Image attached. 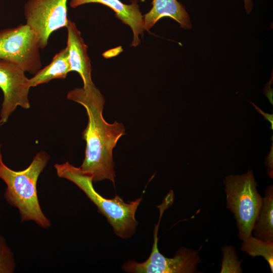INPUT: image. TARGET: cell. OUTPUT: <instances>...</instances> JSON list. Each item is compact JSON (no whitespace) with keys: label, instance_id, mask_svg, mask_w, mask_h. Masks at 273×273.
<instances>
[{"label":"cell","instance_id":"obj_18","mask_svg":"<svg viewBox=\"0 0 273 273\" xmlns=\"http://www.w3.org/2000/svg\"><path fill=\"white\" fill-rule=\"evenodd\" d=\"M272 83V72L271 73V79H270L269 81L265 85V86L264 87L263 89V93L264 95L268 98L269 103L271 105H273V101H272V88H271V84Z\"/></svg>","mask_w":273,"mask_h":273},{"label":"cell","instance_id":"obj_3","mask_svg":"<svg viewBox=\"0 0 273 273\" xmlns=\"http://www.w3.org/2000/svg\"><path fill=\"white\" fill-rule=\"evenodd\" d=\"M54 167L59 177L71 181L84 193L97 206L98 212L107 218L116 235L127 239L134 233L138 224L135 214L142 200V197L129 202H124L118 195L112 199H107L94 189L93 177L82 171L80 167L72 165L68 161L55 164Z\"/></svg>","mask_w":273,"mask_h":273},{"label":"cell","instance_id":"obj_7","mask_svg":"<svg viewBox=\"0 0 273 273\" xmlns=\"http://www.w3.org/2000/svg\"><path fill=\"white\" fill-rule=\"evenodd\" d=\"M68 0H28L25 4L27 24L37 36L40 49L48 43L51 34L67 27Z\"/></svg>","mask_w":273,"mask_h":273},{"label":"cell","instance_id":"obj_13","mask_svg":"<svg viewBox=\"0 0 273 273\" xmlns=\"http://www.w3.org/2000/svg\"><path fill=\"white\" fill-rule=\"evenodd\" d=\"M266 242H273V186L266 187L260 211L254 221L252 235Z\"/></svg>","mask_w":273,"mask_h":273},{"label":"cell","instance_id":"obj_11","mask_svg":"<svg viewBox=\"0 0 273 273\" xmlns=\"http://www.w3.org/2000/svg\"><path fill=\"white\" fill-rule=\"evenodd\" d=\"M151 9L143 16L144 30L149 31L160 19L168 17L178 22L180 27L191 29L192 23L184 6L177 0H153Z\"/></svg>","mask_w":273,"mask_h":273},{"label":"cell","instance_id":"obj_16","mask_svg":"<svg viewBox=\"0 0 273 273\" xmlns=\"http://www.w3.org/2000/svg\"><path fill=\"white\" fill-rule=\"evenodd\" d=\"M16 268L14 255L5 238L0 235V273H13Z\"/></svg>","mask_w":273,"mask_h":273},{"label":"cell","instance_id":"obj_9","mask_svg":"<svg viewBox=\"0 0 273 273\" xmlns=\"http://www.w3.org/2000/svg\"><path fill=\"white\" fill-rule=\"evenodd\" d=\"M67 48L71 71L77 72L81 78L83 86L94 84L92 79V66L87 54V46L75 24L69 21L67 26Z\"/></svg>","mask_w":273,"mask_h":273},{"label":"cell","instance_id":"obj_19","mask_svg":"<svg viewBox=\"0 0 273 273\" xmlns=\"http://www.w3.org/2000/svg\"><path fill=\"white\" fill-rule=\"evenodd\" d=\"M248 102L252 104L258 113H260L263 116L264 120H266L270 123L271 126L270 129L273 130V114L265 113L260 109V108L258 107L254 103L249 101H248Z\"/></svg>","mask_w":273,"mask_h":273},{"label":"cell","instance_id":"obj_10","mask_svg":"<svg viewBox=\"0 0 273 273\" xmlns=\"http://www.w3.org/2000/svg\"><path fill=\"white\" fill-rule=\"evenodd\" d=\"M89 3H99L107 6L113 10L115 16L122 23L129 26L133 34L131 46L136 47L141 42L139 35H143L144 31L143 16L136 0L127 5L119 0H70L69 6L75 8Z\"/></svg>","mask_w":273,"mask_h":273},{"label":"cell","instance_id":"obj_2","mask_svg":"<svg viewBox=\"0 0 273 273\" xmlns=\"http://www.w3.org/2000/svg\"><path fill=\"white\" fill-rule=\"evenodd\" d=\"M0 144V178L6 185L4 198L19 212L21 222L32 221L43 229L51 226V221L43 212L37 196V182L50 159L44 151L37 153L25 169L15 171L4 162Z\"/></svg>","mask_w":273,"mask_h":273},{"label":"cell","instance_id":"obj_5","mask_svg":"<svg viewBox=\"0 0 273 273\" xmlns=\"http://www.w3.org/2000/svg\"><path fill=\"white\" fill-rule=\"evenodd\" d=\"M39 41L27 24L0 31V59L11 61L35 74L41 67Z\"/></svg>","mask_w":273,"mask_h":273},{"label":"cell","instance_id":"obj_4","mask_svg":"<svg viewBox=\"0 0 273 273\" xmlns=\"http://www.w3.org/2000/svg\"><path fill=\"white\" fill-rule=\"evenodd\" d=\"M226 208L234 214L238 236L243 240L252 235L263 197L257 190L252 170L241 175L229 174L223 180Z\"/></svg>","mask_w":273,"mask_h":273},{"label":"cell","instance_id":"obj_8","mask_svg":"<svg viewBox=\"0 0 273 273\" xmlns=\"http://www.w3.org/2000/svg\"><path fill=\"white\" fill-rule=\"evenodd\" d=\"M25 72L18 65L0 59V88L4 100L0 112V126L6 123L18 106L29 109V89L31 87Z\"/></svg>","mask_w":273,"mask_h":273},{"label":"cell","instance_id":"obj_12","mask_svg":"<svg viewBox=\"0 0 273 273\" xmlns=\"http://www.w3.org/2000/svg\"><path fill=\"white\" fill-rule=\"evenodd\" d=\"M70 71L68 49L66 47L54 56L49 65L39 69L29 79L30 85L34 87L54 79H64Z\"/></svg>","mask_w":273,"mask_h":273},{"label":"cell","instance_id":"obj_6","mask_svg":"<svg viewBox=\"0 0 273 273\" xmlns=\"http://www.w3.org/2000/svg\"><path fill=\"white\" fill-rule=\"evenodd\" d=\"M161 217L154 231V243L148 258L139 263L130 260L124 263L122 269L133 273H193L201 262L199 251L180 247L172 258L162 254L158 248V230Z\"/></svg>","mask_w":273,"mask_h":273},{"label":"cell","instance_id":"obj_14","mask_svg":"<svg viewBox=\"0 0 273 273\" xmlns=\"http://www.w3.org/2000/svg\"><path fill=\"white\" fill-rule=\"evenodd\" d=\"M241 250L253 257L262 256L273 272V242H266L252 236L242 240Z\"/></svg>","mask_w":273,"mask_h":273},{"label":"cell","instance_id":"obj_20","mask_svg":"<svg viewBox=\"0 0 273 273\" xmlns=\"http://www.w3.org/2000/svg\"><path fill=\"white\" fill-rule=\"evenodd\" d=\"M244 3V7L246 13L249 14L252 10L253 3L252 0H243Z\"/></svg>","mask_w":273,"mask_h":273},{"label":"cell","instance_id":"obj_1","mask_svg":"<svg viewBox=\"0 0 273 273\" xmlns=\"http://www.w3.org/2000/svg\"><path fill=\"white\" fill-rule=\"evenodd\" d=\"M67 98L83 106L88 117L87 126L82 132L86 148L80 169L93 177V182L109 179L115 187L113 150L125 134L123 125L117 121L109 123L105 120V101L94 84L69 91Z\"/></svg>","mask_w":273,"mask_h":273},{"label":"cell","instance_id":"obj_21","mask_svg":"<svg viewBox=\"0 0 273 273\" xmlns=\"http://www.w3.org/2000/svg\"><path fill=\"white\" fill-rule=\"evenodd\" d=\"M0 235H1V234H0Z\"/></svg>","mask_w":273,"mask_h":273},{"label":"cell","instance_id":"obj_15","mask_svg":"<svg viewBox=\"0 0 273 273\" xmlns=\"http://www.w3.org/2000/svg\"><path fill=\"white\" fill-rule=\"evenodd\" d=\"M222 254L220 273H241L242 259L239 260L237 251L232 246L227 245L221 248Z\"/></svg>","mask_w":273,"mask_h":273},{"label":"cell","instance_id":"obj_17","mask_svg":"<svg viewBox=\"0 0 273 273\" xmlns=\"http://www.w3.org/2000/svg\"><path fill=\"white\" fill-rule=\"evenodd\" d=\"M265 166L266 167V171L268 176L273 178V142L272 140L270 146V150L266 156L264 160Z\"/></svg>","mask_w":273,"mask_h":273}]
</instances>
